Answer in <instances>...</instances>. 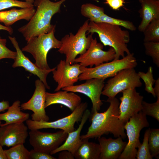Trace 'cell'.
Wrapping results in <instances>:
<instances>
[{"instance_id": "cell-1", "label": "cell", "mask_w": 159, "mask_h": 159, "mask_svg": "<svg viewBox=\"0 0 159 159\" xmlns=\"http://www.w3.org/2000/svg\"><path fill=\"white\" fill-rule=\"evenodd\" d=\"M106 102L110 106L103 112L91 114V124L86 133L81 136V139L100 138L104 135L112 134L114 137L125 139L126 135L124 126L125 123L118 119L120 102L115 97L108 98Z\"/></svg>"}, {"instance_id": "cell-2", "label": "cell", "mask_w": 159, "mask_h": 159, "mask_svg": "<svg viewBox=\"0 0 159 159\" xmlns=\"http://www.w3.org/2000/svg\"><path fill=\"white\" fill-rule=\"evenodd\" d=\"M66 0L56 2L50 0H34L33 5L36 7L35 13L28 23L18 29L27 42L55 29V25L51 24L52 18L60 12L61 5Z\"/></svg>"}, {"instance_id": "cell-3", "label": "cell", "mask_w": 159, "mask_h": 159, "mask_svg": "<svg viewBox=\"0 0 159 159\" xmlns=\"http://www.w3.org/2000/svg\"><path fill=\"white\" fill-rule=\"evenodd\" d=\"M89 26L87 34L97 33L104 46H108L114 49L116 53L114 59H118L121 57H124L125 53H130L127 45L130 40L127 30H122L119 26L91 21Z\"/></svg>"}, {"instance_id": "cell-4", "label": "cell", "mask_w": 159, "mask_h": 159, "mask_svg": "<svg viewBox=\"0 0 159 159\" xmlns=\"http://www.w3.org/2000/svg\"><path fill=\"white\" fill-rule=\"evenodd\" d=\"M89 20L84 22L75 34L70 33L61 39V46L58 51L65 55L67 63L70 64L74 63L77 55L83 54L89 48L93 34L86 36L89 29Z\"/></svg>"}, {"instance_id": "cell-5", "label": "cell", "mask_w": 159, "mask_h": 159, "mask_svg": "<svg viewBox=\"0 0 159 159\" xmlns=\"http://www.w3.org/2000/svg\"><path fill=\"white\" fill-rule=\"evenodd\" d=\"M137 65L134 54L130 52L121 59H114L94 67L87 68L81 66L82 73L79 76V80L82 81L92 78L105 80L113 77L122 69L135 68Z\"/></svg>"}, {"instance_id": "cell-6", "label": "cell", "mask_w": 159, "mask_h": 159, "mask_svg": "<svg viewBox=\"0 0 159 159\" xmlns=\"http://www.w3.org/2000/svg\"><path fill=\"white\" fill-rule=\"evenodd\" d=\"M55 29L30 39L22 48V51L31 54L35 61V64L43 69H50L47 60V54L52 49H59L61 42L54 36Z\"/></svg>"}, {"instance_id": "cell-7", "label": "cell", "mask_w": 159, "mask_h": 159, "mask_svg": "<svg viewBox=\"0 0 159 159\" xmlns=\"http://www.w3.org/2000/svg\"><path fill=\"white\" fill-rule=\"evenodd\" d=\"M146 115L141 111L130 117L124 126L128 141L118 159H135L137 148L140 145V132L143 128L149 127Z\"/></svg>"}, {"instance_id": "cell-8", "label": "cell", "mask_w": 159, "mask_h": 159, "mask_svg": "<svg viewBox=\"0 0 159 159\" xmlns=\"http://www.w3.org/2000/svg\"><path fill=\"white\" fill-rule=\"evenodd\" d=\"M140 79L134 68L122 69L107 80L102 94L112 98L124 90L140 87L142 85Z\"/></svg>"}, {"instance_id": "cell-9", "label": "cell", "mask_w": 159, "mask_h": 159, "mask_svg": "<svg viewBox=\"0 0 159 159\" xmlns=\"http://www.w3.org/2000/svg\"><path fill=\"white\" fill-rule=\"evenodd\" d=\"M88 106L86 102H81L69 115L52 122L35 121L28 119L26 124L29 130H40L52 128L62 130L68 133L75 130L74 125L81 120L83 115Z\"/></svg>"}, {"instance_id": "cell-10", "label": "cell", "mask_w": 159, "mask_h": 159, "mask_svg": "<svg viewBox=\"0 0 159 159\" xmlns=\"http://www.w3.org/2000/svg\"><path fill=\"white\" fill-rule=\"evenodd\" d=\"M29 135V142L33 149L50 154L64 142L68 133L62 130L49 133L35 130H30Z\"/></svg>"}, {"instance_id": "cell-11", "label": "cell", "mask_w": 159, "mask_h": 159, "mask_svg": "<svg viewBox=\"0 0 159 159\" xmlns=\"http://www.w3.org/2000/svg\"><path fill=\"white\" fill-rule=\"evenodd\" d=\"M104 46L97 42L96 38H93L89 48L84 53L76 58L74 63H78L82 67H92L94 65L97 66L114 60L116 56L114 49L111 47L108 50L104 51Z\"/></svg>"}, {"instance_id": "cell-12", "label": "cell", "mask_w": 159, "mask_h": 159, "mask_svg": "<svg viewBox=\"0 0 159 159\" xmlns=\"http://www.w3.org/2000/svg\"><path fill=\"white\" fill-rule=\"evenodd\" d=\"M105 79L92 78L86 80L85 82L77 85L67 87L62 90L68 92L83 94L91 100L92 104V113L98 112L103 104L100 96L105 86Z\"/></svg>"}, {"instance_id": "cell-13", "label": "cell", "mask_w": 159, "mask_h": 159, "mask_svg": "<svg viewBox=\"0 0 159 159\" xmlns=\"http://www.w3.org/2000/svg\"><path fill=\"white\" fill-rule=\"evenodd\" d=\"M35 86L32 96L28 101L21 105V109L33 111L31 117L33 120L48 121L49 118L46 115L45 107L46 87L39 79L36 80Z\"/></svg>"}, {"instance_id": "cell-14", "label": "cell", "mask_w": 159, "mask_h": 159, "mask_svg": "<svg viewBox=\"0 0 159 159\" xmlns=\"http://www.w3.org/2000/svg\"><path fill=\"white\" fill-rule=\"evenodd\" d=\"M53 78L57 83L55 92L74 85L79 80V77L82 73L81 65L78 63L72 64L67 63L65 60H61L52 72Z\"/></svg>"}, {"instance_id": "cell-15", "label": "cell", "mask_w": 159, "mask_h": 159, "mask_svg": "<svg viewBox=\"0 0 159 159\" xmlns=\"http://www.w3.org/2000/svg\"><path fill=\"white\" fill-rule=\"evenodd\" d=\"M119 106V119L125 123L135 114L141 111L143 97L137 92L136 88H130L121 92Z\"/></svg>"}, {"instance_id": "cell-16", "label": "cell", "mask_w": 159, "mask_h": 159, "mask_svg": "<svg viewBox=\"0 0 159 159\" xmlns=\"http://www.w3.org/2000/svg\"><path fill=\"white\" fill-rule=\"evenodd\" d=\"M8 37L15 48L16 52V55L14 59L12 67L14 68L18 67L24 68L26 71L38 77L44 84L46 88L49 89L50 87L47 81V77L48 74L52 72L56 67L49 69L40 68L35 63L32 62L28 57L24 55L15 37L9 36Z\"/></svg>"}, {"instance_id": "cell-17", "label": "cell", "mask_w": 159, "mask_h": 159, "mask_svg": "<svg viewBox=\"0 0 159 159\" xmlns=\"http://www.w3.org/2000/svg\"><path fill=\"white\" fill-rule=\"evenodd\" d=\"M28 128L23 122L1 125L0 145L9 147L24 144L28 136Z\"/></svg>"}, {"instance_id": "cell-18", "label": "cell", "mask_w": 159, "mask_h": 159, "mask_svg": "<svg viewBox=\"0 0 159 159\" xmlns=\"http://www.w3.org/2000/svg\"><path fill=\"white\" fill-rule=\"evenodd\" d=\"M59 91L54 93L46 92L45 108L53 104L62 105L73 112L81 102V97L73 92Z\"/></svg>"}, {"instance_id": "cell-19", "label": "cell", "mask_w": 159, "mask_h": 159, "mask_svg": "<svg viewBox=\"0 0 159 159\" xmlns=\"http://www.w3.org/2000/svg\"><path fill=\"white\" fill-rule=\"evenodd\" d=\"M98 138L100 149V159L118 158L127 144L120 137L116 139L101 137Z\"/></svg>"}, {"instance_id": "cell-20", "label": "cell", "mask_w": 159, "mask_h": 159, "mask_svg": "<svg viewBox=\"0 0 159 159\" xmlns=\"http://www.w3.org/2000/svg\"><path fill=\"white\" fill-rule=\"evenodd\" d=\"M90 115V110L86 109L83 113L81 122L77 129L68 133L67 137L63 143L51 152L50 154L52 155L63 150H67L74 155L82 141L80 135L81 131Z\"/></svg>"}, {"instance_id": "cell-21", "label": "cell", "mask_w": 159, "mask_h": 159, "mask_svg": "<svg viewBox=\"0 0 159 159\" xmlns=\"http://www.w3.org/2000/svg\"><path fill=\"white\" fill-rule=\"evenodd\" d=\"M141 6L138 11L141 21L139 25V31L143 32L153 20L159 19V0H138Z\"/></svg>"}, {"instance_id": "cell-22", "label": "cell", "mask_w": 159, "mask_h": 159, "mask_svg": "<svg viewBox=\"0 0 159 159\" xmlns=\"http://www.w3.org/2000/svg\"><path fill=\"white\" fill-rule=\"evenodd\" d=\"M36 11L34 6L25 8H13L0 11V22L10 26L16 21L22 19L29 21Z\"/></svg>"}, {"instance_id": "cell-23", "label": "cell", "mask_w": 159, "mask_h": 159, "mask_svg": "<svg viewBox=\"0 0 159 159\" xmlns=\"http://www.w3.org/2000/svg\"><path fill=\"white\" fill-rule=\"evenodd\" d=\"M20 103V101L16 100L9 106L6 112L0 113V120L5 122L1 125L22 123L29 119V114L21 111Z\"/></svg>"}, {"instance_id": "cell-24", "label": "cell", "mask_w": 159, "mask_h": 159, "mask_svg": "<svg viewBox=\"0 0 159 159\" xmlns=\"http://www.w3.org/2000/svg\"><path fill=\"white\" fill-rule=\"evenodd\" d=\"M100 153L99 144L89 142L88 139L85 138L82 139L74 155L76 159H100Z\"/></svg>"}, {"instance_id": "cell-25", "label": "cell", "mask_w": 159, "mask_h": 159, "mask_svg": "<svg viewBox=\"0 0 159 159\" xmlns=\"http://www.w3.org/2000/svg\"><path fill=\"white\" fill-rule=\"evenodd\" d=\"M81 13L83 16L92 21H94L105 14L103 8L91 3L82 4L81 6Z\"/></svg>"}, {"instance_id": "cell-26", "label": "cell", "mask_w": 159, "mask_h": 159, "mask_svg": "<svg viewBox=\"0 0 159 159\" xmlns=\"http://www.w3.org/2000/svg\"><path fill=\"white\" fill-rule=\"evenodd\" d=\"M7 159H29V151L21 144L4 150Z\"/></svg>"}, {"instance_id": "cell-27", "label": "cell", "mask_w": 159, "mask_h": 159, "mask_svg": "<svg viewBox=\"0 0 159 159\" xmlns=\"http://www.w3.org/2000/svg\"><path fill=\"white\" fill-rule=\"evenodd\" d=\"M144 42H159V19L152 20L143 32Z\"/></svg>"}, {"instance_id": "cell-28", "label": "cell", "mask_w": 159, "mask_h": 159, "mask_svg": "<svg viewBox=\"0 0 159 159\" xmlns=\"http://www.w3.org/2000/svg\"><path fill=\"white\" fill-rule=\"evenodd\" d=\"M95 22H104L112 25L122 26L131 31H135L136 28L131 21L128 20L117 19L110 17L104 14L99 19L95 20Z\"/></svg>"}, {"instance_id": "cell-29", "label": "cell", "mask_w": 159, "mask_h": 159, "mask_svg": "<svg viewBox=\"0 0 159 159\" xmlns=\"http://www.w3.org/2000/svg\"><path fill=\"white\" fill-rule=\"evenodd\" d=\"M148 145L151 156L159 158V129H150L148 138Z\"/></svg>"}, {"instance_id": "cell-30", "label": "cell", "mask_w": 159, "mask_h": 159, "mask_svg": "<svg viewBox=\"0 0 159 159\" xmlns=\"http://www.w3.org/2000/svg\"><path fill=\"white\" fill-rule=\"evenodd\" d=\"M150 130V129L149 128L144 133L143 143L138 148L136 153L137 159H152L153 158L150 152L148 142Z\"/></svg>"}, {"instance_id": "cell-31", "label": "cell", "mask_w": 159, "mask_h": 159, "mask_svg": "<svg viewBox=\"0 0 159 159\" xmlns=\"http://www.w3.org/2000/svg\"><path fill=\"white\" fill-rule=\"evenodd\" d=\"M143 45L146 55L150 57L153 62L159 67V42H144Z\"/></svg>"}, {"instance_id": "cell-32", "label": "cell", "mask_w": 159, "mask_h": 159, "mask_svg": "<svg viewBox=\"0 0 159 159\" xmlns=\"http://www.w3.org/2000/svg\"><path fill=\"white\" fill-rule=\"evenodd\" d=\"M153 68L151 66L148 67L147 72L145 73L142 72H139L138 74L140 78L144 81L145 85V90L148 93H150L154 97L156 96L155 94L153 85L156 80L153 78Z\"/></svg>"}, {"instance_id": "cell-33", "label": "cell", "mask_w": 159, "mask_h": 159, "mask_svg": "<svg viewBox=\"0 0 159 159\" xmlns=\"http://www.w3.org/2000/svg\"><path fill=\"white\" fill-rule=\"evenodd\" d=\"M141 111L146 115L154 118L159 121V98L153 103H148L144 101L142 102Z\"/></svg>"}, {"instance_id": "cell-34", "label": "cell", "mask_w": 159, "mask_h": 159, "mask_svg": "<svg viewBox=\"0 0 159 159\" xmlns=\"http://www.w3.org/2000/svg\"><path fill=\"white\" fill-rule=\"evenodd\" d=\"M34 6L33 4L26 1L15 0H0V11L12 7L25 8Z\"/></svg>"}, {"instance_id": "cell-35", "label": "cell", "mask_w": 159, "mask_h": 159, "mask_svg": "<svg viewBox=\"0 0 159 159\" xmlns=\"http://www.w3.org/2000/svg\"><path fill=\"white\" fill-rule=\"evenodd\" d=\"M6 39L0 38V60L5 58L14 59L16 55V52L13 51L6 46Z\"/></svg>"}, {"instance_id": "cell-36", "label": "cell", "mask_w": 159, "mask_h": 159, "mask_svg": "<svg viewBox=\"0 0 159 159\" xmlns=\"http://www.w3.org/2000/svg\"><path fill=\"white\" fill-rule=\"evenodd\" d=\"M50 154L32 149L29 151V159H56Z\"/></svg>"}, {"instance_id": "cell-37", "label": "cell", "mask_w": 159, "mask_h": 159, "mask_svg": "<svg viewBox=\"0 0 159 159\" xmlns=\"http://www.w3.org/2000/svg\"><path fill=\"white\" fill-rule=\"evenodd\" d=\"M124 0H106L104 4H108L112 9L118 10L124 5Z\"/></svg>"}, {"instance_id": "cell-38", "label": "cell", "mask_w": 159, "mask_h": 159, "mask_svg": "<svg viewBox=\"0 0 159 159\" xmlns=\"http://www.w3.org/2000/svg\"><path fill=\"white\" fill-rule=\"evenodd\" d=\"M58 155L59 159H74V155L67 150H63L59 152Z\"/></svg>"}, {"instance_id": "cell-39", "label": "cell", "mask_w": 159, "mask_h": 159, "mask_svg": "<svg viewBox=\"0 0 159 159\" xmlns=\"http://www.w3.org/2000/svg\"><path fill=\"white\" fill-rule=\"evenodd\" d=\"M9 107V101L3 100L0 102V113L7 110Z\"/></svg>"}, {"instance_id": "cell-40", "label": "cell", "mask_w": 159, "mask_h": 159, "mask_svg": "<svg viewBox=\"0 0 159 159\" xmlns=\"http://www.w3.org/2000/svg\"><path fill=\"white\" fill-rule=\"evenodd\" d=\"M155 84V87H153L154 91L156 97L157 98H159V78L156 80Z\"/></svg>"}, {"instance_id": "cell-41", "label": "cell", "mask_w": 159, "mask_h": 159, "mask_svg": "<svg viewBox=\"0 0 159 159\" xmlns=\"http://www.w3.org/2000/svg\"><path fill=\"white\" fill-rule=\"evenodd\" d=\"M0 30H4L8 32L11 35L13 32V29L10 26H7L0 24ZM1 38L0 36V38Z\"/></svg>"}, {"instance_id": "cell-42", "label": "cell", "mask_w": 159, "mask_h": 159, "mask_svg": "<svg viewBox=\"0 0 159 159\" xmlns=\"http://www.w3.org/2000/svg\"><path fill=\"white\" fill-rule=\"evenodd\" d=\"M2 147L0 145V159H7Z\"/></svg>"}, {"instance_id": "cell-43", "label": "cell", "mask_w": 159, "mask_h": 159, "mask_svg": "<svg viewBox=\"0 0 159 159\" xmlns=\"http://www.w3.org/2000/svg\"><path fill=\"white\" fill-rule=\"evenodd\" d=\"M16 1H18V0H15ZM25 1L28 2L29 3H30L31 4H33L34 2V0H25Z\"/></svg>"}, {"instance_id": "cell-44", "label": "cell", "mask_w": 159, "mask_h": 159, "mask_svg": "<svg viewBox=\"0 0 159 159\" xmlns=\"http://www.w3.org/2000/svg\"><path fill=\"white\" fill-rule=\"evenodd\" d=\"M1 124H1V120H0V127L1 126Z\"/></svg>"}, {"instance_id": "cell-45", "label": "cell", "mask_w": 159, "mask_h": 159, "mask_svg": "<svg viewBox=\"0 0 159 159\" xmlns=\"http://www.w3.org/2000/svg\"><path fill=\"white\" fill-rule=\"evenodd\" d=\"M55 1H56L57 0H54Z\"/></svg>"}]
</instances>
